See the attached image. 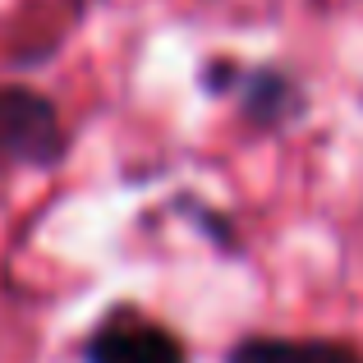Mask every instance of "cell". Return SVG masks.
<instances>
[{
	"instance_id": "cell-3",
	"label": "cell",
	"mask_w": 363,
	"mask_h": 363,
	"mask_svg": "<svg viewBox=\"0 0 363 363\" xmlns=\"http://www.w3.org/2000/svg\"><path fill=\"white\" fill-rule=\"evenodd\" d=\"M225 363H363L345 340H294V336H248Z\"/></svg>"
},
{
	"instance_id": "cell-2",
	"label": "cell",
	"mask_w": 363,
	"mask_h": 363,
	"mask_svg": "<svg viewBox=\"0 0 363 363\" xmlns=\"http://www.w3.org/2000/svg\"><path fill=\"white\" fill-rule=\"evenodd\" d=\"M88 363H189L184 345L166 327L143 318H116L88 340Z\"/></svg>"
},
{
	"instance_id": "cell-4",
	"label": "cell",
	"mask_w": 363,
	"mask_h": 363,
	"mask_svg": "<svg viewBox=\"0 0 363 363\" xmlns=\"http://www.w3.org/2000/svg\"><path fill=\"white\" fill-rule=\"evenodd\" d=\"M240 92H244V111L257 124H285V120H299V111H303L299 83L290 74H276V69L240 74Z\"/></svg>"
},
{
	"instance_id": "cell-1",
	"label": "cell",
	"mask_w": 363,
	"mask_h": 363,
	"mask_svg": "<svg viewBox=\"0 0 363 363\" xmlns=\"http://www.w3.org/2000/svg\"><path fill=\"white\" fill-rule=\"evenodd\" d=\"M55 152H60V120L51 101H42L37 92L5 88L0 92V175L55 161Z\"/></svg>"
}]
</instances>
